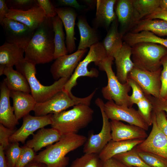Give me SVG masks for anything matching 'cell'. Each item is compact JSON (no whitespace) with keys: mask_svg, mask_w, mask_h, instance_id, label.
<instances>
[{"mask_svg":"<svg viewBox=\"0 0 167 167\" xmlns=\"http://www.w3.org/2000/svg\"></svg>","mask_w":167,"mask_h":167,"instance_id":"9f6ffc18","label":"cell"},{"mask_svg":"<svg viewBox=\"0 0 167 167\" xmlns=\"http://www.w3.org/2000/svg\"><path fill=\"white\" fill-rule=\"evenodd\" d=\"M113 157L130 167H152L148 165L139 156L135 147Z\"/></svg>","mask_w":167,"mask_h":167,"instance_id":"d6a6232c","label":"cell"},{"mask_svg":"<svg viewBox=\"0 0 167 167\" xmlns=\"http://www.w3.org/2000/svg\"><path fill=\"white\" fill-rule=\"evenodd\" d=\"M87 50L78 49L72 54L55 59L50 69L53 79L56 81L62 78L70 79Z\"/></svg>","mask_w":167,"mask_h":167,"instance_id":"5bb4252c","label":"cell"},{"mask_svg":"<svg viewBox=\"0 0 167 167\" xmlns=\"http://www.w3.org/2000/svg\"><path fill=\"white\" fill-rule=\"evenodd\" d=\"M53 29L54 33V59L58 57L67 54L68 53L65 43L66 38L63 30V24L57 15L52 18Z\"/></svg>","mask_w":167,"mask_h":167,"instance_id":"4dcf8cb0","label":"cell"},{"mask_svg":"<svg viewBox=\"0 0 167 167\" xmlns=\"http://www.w3.org/2000/svg\"><path fill=\"white\" fill-rule=\"evenodd\" d=\"M6 17L19 22L34 31L46 18L44 11L39 6L26 11L9 9Z\"/></svg>","mask_w":167,"mask_h":167,"instance_id":"e0dca14e","label":"cell"},{"mask_svg":"<svg viewBox=\"0 0 167 167\" xmlns=\"http://www.w3.org/2000/svg\"><path fill=\"white\" fill-rule=\"evenodd\" d=\"M58 4L60 6H67L81 10L85 8V6L80 4L75 0H58Z\"/></svg>","mask_w":167,"mask_h":167,"instance_id":"7dc6e473","label":"cell"},{"mask_svg":"<svg viewBox=\"0 0 167 167\" xmlns=\"http://www.w3.org/2000/svg\"><path fill=\"white\" fill-rule=\"evenodd\" d=\"M24 167H48L45 163L35 161L29 163Z\"/></svg>","mask_w":167,"mask_h":167,"instance_id":"816d5d0a","label":"cell"},{"mask_svg":"<svg viewBox=\"0 0 167 167\" xmlns=\"http://www.w3.org/2000/svg\"><path fill=\"white\" fill-rule=\"evenodd\" d=\"M22 148L19 142L10 143L8 147L4 150L8 167H15L20 155Z\"/></svg>","mask_w":167,"mask_h":167,"instance_id":"8d00e7d4","label":"cell"},{"mask_svg":"<svg viewBox=\"0 0 167 167\" xmlns=\"http://www.w3.org/2000/svg\"><path fill=\"white\" fill-rule=\"evenodd\" d=\"M114 59L113 57H108L103 63L108 82L107 85L101 89L102 95L105 99L108 101H113L117 105L132 107L128 95L131 88L127 82L122 84L118 79L112 68Z\"/></svg>","mask_w":167,"mask_h":167,"instance_id":"ba28073f","label":"cell"},{"mask_svg":"<svg viewBox=\"0 0 167 167\" xmlns=\"http://www.w3.org/2000/svg\"><path fill=\"white\" fill-rule=\"evenodd\" d=\"M117 18L111 24L107 34L102 42L108 57L113 58L122 49L123 36L118 31Z\"/></svg>","mask_w":167,"mask_h":167,"instance_id":"484cf974","label":"cell"},{"mask_svg":"<svg viewBox=\"0 0 167 167\" xmlns=\"http://www.w3.org/2000/svg\"><path fill=\"white\" fill-rule=\"evenodd\" d=\"M160 0H133L140 19L153 12L160 7Z\"/></svg>","mask_w":167,"mask_h":167,"instance_id":"836d02e7","label":"cell"},{"mask_svg":"<svg viewBox=\"0 0 167 167\" xmlns=\"http://www.w3.org/2000/svg\"><path fill=\"white\" fill-rule=\"evenodd\" d=\"M57 15L62 20L66 32L65 43L68 53H73L75 49V26L76 14L70 7L56 8Z\"/></svg>","mask_w":167,"mask_h":167,"instance_id":"d6986e66","label":"cell"},{"mask_svg":"<svg viewBox=\"0 0 167 167\" xmlns=\"http://www.w3.org/2000/svg\"><path fill=\"white\" fill-rule=\"evenodd\" d=\"M0 24L3 29L6 41L16 44L25 50L36 30L7 17Z\"/></svg>","mask_w":167,"mask_h":167,"instance_id":"8fae6325","label":"cell"},{"mask_svg":"<svg viewBox=\"0 0 167 167\" xmlns=\"http://www.w3.org/2000/svg\"><path fill=\"white\" fill-rule=\"evenodd\" d=\"M6 3L9 9L17 10L26 11L38 6L35 0H7Z\"/></svg>","mask_w":167,"mask_h":167,"instance_id":"f35d334b","label":"cell"},{"mask_svg":"<svg viewBox=\"0 0 167 167\" xmlns=\"http://www.w3.org/2000/svg\"><path fill=\"white\" fill-rule=\"evenodd\" d=\"M112 140L114 141L135 139H145L148 137L146 131L138 126L126 124L120 121H110Z\"/></svg>","mask_w":167,"mask_h":167,"instance_id":"ac0fdd59","label":"cell"},{"mask_svg":"<svg viewBox=\"0 0 167 167\" xmlns=\"http://www.w3.org/2000/svg\"><path fill=\"white\" fill-rule=\"evenodd\" d=\"M162 69L161 68L158 71L151 72L135 67L129 74L128 78L136 82L145 95L159 98Z\"/></svg>","mask_w":167,"mask_h":167,"instance_id":"4fadbf2b","label":"cell"},{"mask_svg":"<svg viewBox=\"0 0 167 167\" xmlns=\"http://www.w3.org/2000/svg\"><path fill=\"white\" fill-rule=\"evenodd\" d=\"M102 167H130L113 157L103 162Z\"/></svg>","mask_w":167,"mask_h":167,"instance_id":"c3c4849f","label":"cell"},{"mask_svg":"<svg viewBox=\"0 0 167 167\" xmlns=\"http://www.w3.org/2000/svg\"><path fill=\"white\" fill-rule=\"evenodd\" d=\"M38 5L43 10L46 17L52 18L57 15L56 8L50 0H37Z\"/></svg>","mask_w":167,"mask_h":167,"instance_id":"7bdbcfd3","label":"cell"},{"mask_svg":"<svg viewBox=\"0 0 167 167\" xmlns=\"http://www.w3.org/2000/svg\"><path fill=\"white\" fill-rule=\"evenodd\" d=\"M127 82L132 90V94L129 97V101L132 106L133 104H136L143 99L145 94L139 85L134 80L128 78Z\"/></svg>","mask_w":167,"mask_h":167,"instance_id":"ab89813d","label":"cell"},{"mask_svg":"<svg viewBox=\"0 0 167 167\" xmlns=\"http://www.w3.org/2000/svg\"><path fill=\"white\" fill-rule=\"evenodd\" d=\"M136 105L138 111L146 123L149 126H152L153 107L147 95H145V97L138 102Z\"/></svg>","mask_w":167,"mask_h":167,"instance_id":"d590c367","label":"cell"},{"mask_svg":"<svg viewBox=\"0 0 167 167\" xmlns=\"http://www.w3.org/2000/svg\"><path fill=\"white\" fill-rule=\"evenodd\" d=\"M54 33L51 18H46L36 30L25 50L24 58L36 65L54 59Z\"/></svg>","mask_w":167,"mask_h":167,"instance_id":"6da1fadb","label":"cell"},{"mask_svg":"<svg viewBox=\"0 0 167 167\" xmlns=\"http://www.w3.org/2000/svg\"><path fill=\"white\" fill-rule=\"evenodd\" d=\"M13 107L16 118L19 120L33 111L36 102L31 94L21 91H11Z\"/></svg>","mask_w":167,"mask_h":167,"instance_id":"603a6c76","label":"cell"},{"mask_svg":"<svg viewBox=\"0 0 167 167\" xmlns=\"http://www.w3.org/2000/svg\"><path fill=\"white\" fill-rule=\"evenodd\" d=\"M6 76L4 81L11 91L31 92L28 82L25 77L21 73L15 70L13 66L5 67L3 75Z\"/></svg>","mask_w":167,"mask_h":167,"instance_id":"f1b7e54d","label":"cell"},{"mask_svg":"<svg viewBox=\"0 0 167 167\" xmlns=\"http://www.w3.org/2000/svg\"><path fill=\"white\" fill-rule=\"evenodd\" d=\"M21 147L22 152L15 167H24L34 160L36 155L32 148L25 145Z\"/></svg>","mask_w":167,"mask_h":167,"instance_id":"60d3db41","label":"cell"},{"mask_svg":"<svg viewBox=\"0 0 167 167\" xmlns=\"http://www.w3.org/2000/svg\"><path fill=\"white\" fill-rule=\"evenodd\" d=\"M77 25L80 36L78 49H87L100 42L99 37L96 29L89 25L84 17H79Z\"/></svg>","mask_w":167,"mask_h":167,"instance_id":"83f0119b","label":"cell"},{"mask_svg":"<svg viewBox=\"0 0 167 167\" xmlns=\"http://www.w3.org/2000/svg\"><path fill=\"white\" fill-rule=\"evenodd\" d=\"M122 40L131 46L139 42H149L159 44L167 48V39L161 38L148 31L136 33L128 32L123 36Z\"/></svg>","mask_w":167,"mask_h":167,"instance_id":"1f68e13d","label":"cell"},{"mask_svg":"<svg viewBox=\"0 0 167 167\" xmlns=\"http://www.w3.org/2000/svg\"><path fill=\"white\" fill-rule=\"evenodd\" d=\"M66 166H60V167H66Z\"/></svg>","mask_w":167,"mask_h":167,"instance_id":"db71d44e","label":"cell"},{"mask_svg":"<svg viewBox=\"0 0 167 167\" xmlns=\"http://www.w3.org/2000/svg\"><path fill=\"white\" fill-rule=\"evenodd\" d=\"M135 148L138 152L153 153L167 159V137L158 128L153 111L151 131L146 138Z\"/></svg>","mask_w":167,"mask_h":167,"instance_id":"7c38bea8","label":"cell"},{"mask_svg":"<svg viewBox=\"0 0 167 167\" xmlns=\"http://www.w3.org/2000/svg\"><path fill=\"white\" fill-rule=\"evenodd\" d=\"M115 13L120 24V33L123 36L141 19L133 4V0H117Z\"/></svg>","mask_w":167,"mask_h":167,"instance_id":"2e32d148","label":"cell"},{"mask_svg":"<svg viewBox=\"0 0 167 167\" xmlns=\"http://www.w3.org/2000/svg\"><path fill=\"white\" fill-rule=\"evenodd\" d=\"M25 49L16 44L6 41L0 47V65L15 66L24 58Z\"/></svg>","mask_w":167,"mask_h":167,"instance_id":"4316f807","label":"cell"},{"mask_svg":"<svg viewBox=\"0 0 167 167\" xmlns=\"http://www.w3.org/2000/svg\"><path fill=\"white\" fill-rule=\"evenodd\" d=\"M154 113L157 125L161 131L167 136V118L165 112L162 110H153Z\"/></svg>","mask_w":167,"mask_h":167,"instance_id":"f6af8a7d","label":"cell"},{"mask_svg":"<svg viewBox=\"0 0 167 167\" xmlns=\"http://www.w3.org/2000/svg\"><path fill=\"white\" fill-rule=\"evenodd\" d=\"M103 163L98 154L85 153L74 160L70 167H102Z\"/></svg>","mask_w":167,"mask_h":167,"instance_id":"e575fe53","label":"cell"},{"mask_svg":"<svg viewBox=\"0 0 167 167\" xmlns=\"http://www.w3.org/2000/svg\"><path fill=\"white\" fill-rule=\"evenodd\" d=\"M97 89L96 88L89 95L84 98L78 97L72 92L62 90L48 101L36 103L33 111L35 116H42L57 113L80 104L90 106Z\"/></svg>","mask_w":167,"mask_h":167,"instance_id":"52a82bcc","label":"cell"},{"mask_svg":"<svg viewBox=\"0 0 167 167\" xmlns=\"http://www.w3.org/2000/svg\"><path fill=\"white\" fill-rule=\"evenodd\" d=\"M62 135L58 130L54 128H42L33 135L32 139L28 141L25 145L37 152L43 147L58 142Z\"/></svg>","mask_w":167,"mask_h":167,"instance_id":"7402d4cb","label":"cell"},{"mask_svg":"<svg viewBox=\"0 0 167 167\" xmlns=\"http://www.w3.org/2000/svg\"><path fill=\"white\" fill-rule=\"evenodd\" d=\"M116 0H97L95 22L96 24L106 29L110 27L117 18L114 6Z\"/></svg>","mask_w":167,"mask_h":167,"instance_id":"d4e9b609","label":"cell"},{"mask_svg":"<svg viewBox=\"0 0 167 167\" xmlns=\"http://www.w3.org/2000/svg\"><path fill=\"white\" fill-rule=\"evenodd\" d=\"M94 113L90 106L79 104L70 110L52 114L51 126L62 135L77 134L91 122Z\"/></svg>","mask_w":167,"mask_h":167,"instance_id":"3957f363","label":"cell"},{"mask_svg":"<svg viewBox=\"0 0 167 167\" xmlns=\"http://www.w3.org/2000/svg\"><path fill=\"white\" fill-rule=\"evenodd\" d=\"M52 114L42 116H33L29 114L23 118L21 126L9 138L10 143L21 142L24 143L28 137L39 129L51 125Z\"/></svg>","mask_w":167,"mask_h":167,"instance_id":"9a60e30c","label":"cell"},{"mask_svg":"<svg viewBox=\"0 0 167 167\" xmlns=\"http://www.w3.org/2000/svg\"><path fill=\"white\" fill-rule=\"evenodd\" d=\"M0 167H8L4 150L0 145Z\"/></svg>","mask_w":167,"mask_h":167,"instance_id":"f907efd6","label":"cell"},{"mask_svg":"<svg viewBox=\"0 0 167 167\" xmlns=\"http://www.w3.org/2000/svg\"><path fill=\"white\" fill-rule=\"evenodd\" d=\"M103 109L106 116L111 121H124L146 131L149 129V126L138 110L133 108L119 105L113 101H110L104 103Z\"/></svg>","mask_w":167,"mask_h":167,"instance_id":"30bf717a","label":"cell"},{"mask_svg":"<svg viewBox=\"0 0 167 167\" xmlns=\"http://www.w3.org/2000/svg\"><path fill=\"white\" fill-rule=\"evenodd\" d=\"M131 47V59L135 67L151 72L161 68V60L167 54V48L149 42L137 43Z\"/></svg>","mask_w":167,"mask_h":167,"instance_id":"5b68a950","label":"cell"},{"mask_svg":"<svg viewBox=\"0 0 167 167\" xmlns=\"http://www.w3.org/2000/svg\"><path fill=\"white\" fill-rule=\"evenodd\" d=\"M162 68L161 74V83L160 90V97L167 100V54L164 56L161 60Z\"/></svg>","mask_w":167,"mask_h":167,"instance_id":"b9f144b4","label":"cell"},{"mask_svg":"<svg viewBox=\"0 0 167 167\" xmlns=\"http://www.w3.org/2000/svg\"><path fill=\"white\" fill-rule=\"evenodd\" d=\"M95 102L101 112L102 119V127L98 133L90 134L84 145L83 152L84 154H99L107 144L112 140L110 122L103 109L104 103L99 98L96 99Z\"/></svg>","mask_w":167,"mask_h":167,"instance_id":"9c48e42d","label":"cell"},{"mask_svg":"<svg viewBox=\"0 0 167 167\" xmlns=\"http://www.w3.org/2000/svg\"><path fill=\"white\" fill-rule=\"evenodd\" d=\"M116 76L122 84L127 82L128 76L135 67L131 59V47L124 42L120 51L114 58Z\"/></svg>","mask_w":167,"mask_h":167,"instance_id":"44dd1931","label":"cell"},{"mask_svg":"<svg viewBox=\"0 0 167 167\" xmlns=\"http://www.w3.org/2000/svg\"><path fill=\"white\" fill-rule=\"evenodd\" d=\"M160 7L162 10L167 11V0H160Z\"/></svg>","mask_w":167,"mask_h":167,"instance_id":"f5cc1de1","label":"cell"},{"mask_svg":"<svg viewBox=\"0 0 167 167\" xmlns=\"http://www.w3.org/2000/svg\"><path fill=\"white\" fill-rule=\"evenodd\" d=\"M108 56L102 42L94 44L89 48V50L83 60L80 62L72 75L65 84L62 90L71 93L72 89L76 86L77 80L80 77L87 76L90 78L96 77L99 71L96 68L88 70V66L92 62L104 71L103 63Z\"/></svg>","mask_w":167,"mask_h":167,"instance_id":"8992f818","label":"cell"},{"mask_svg":"<svg viewBox=\"0 0 167 167\" xmlns=\"http://www.w3.org/2000/svg\"><path fill=\"white\" fill-rule=\"evenodd\" d=\"M87 139L77 134L62 135L58 141L36 155L34 161L44 163L48 167L66 166L69 158L66 155L84 145Z\"/></svg>","mask_w":167,"mask_h":167,"instance_id":"7a4b0ae2","label":"cell"},{"mask_svg":"<svg viewBox=\"0 0 167 167\" xmlns=\"http://www.w3.org/2000/svg\"><path fill=\"white\" fill-rule=\"evenodd\" d=\"M0 89V123L7 128L14 129L19 122L14 113L13 107L10 105L11 90L4 80L1 83Z\"/></svg>","mask_w":167,"mask_h":167,"instance_id":"ffe728a7","label":"cell"},{"mask_svg":"<svg viewBox=\"0 0 167 167\" xmlns=\"http://www.w3.org/2000/svg\"><path fill=\"white\" fill-rule=\"evenodd\" d=\"M144 31L150 32L159 37L167 36V21L160 19H142L130 32L136 33Z\"/></svg>","mask_w":167,"mask_h":167,"instance_id":"f546056e","label":"cell"},{"mask_svg":"<svg viewBox=\"0 0 167 167\" xmlns=\"http://www.w3.org/2000/svg\"><path fill=\"white\" fill-rule=\"evenodd\" d=\"M145 139H135L125 141H109L98 154L103 162L116 155L128 152L141 143Z\"/></svg>","mask_w":167,"mask_h":167,"instance_id":"cb8c5ba5","label":"cell"},{"mask_svg":"<svg viewBox=\"0 0 167 167\" xmlns=\"http://www.w3.org/2000/svg\"><path fill=\"white\" fill-rule=\"evenodd\" d=\"M143 19H160L167 21V11L162 10L159 7L153 12L146 16Z\"/></svg>","mask_w":167,"mask_h":167,"instance_id":"bcb514c9","label":"cell"},{"mask_svg":"<svg viewBox=\"0 0 167 167\" xmlns=\"http://www.w3.org/2000/svg\"><path fill=\"white\" fill-rule=\"evenodd\" d=\"M9 10L6 3V0H0V23L6 17Z\"/></svg>","mask_w":167,"mask_h":167,"instance_id":"681fc988","label":"cell"},{"mask_svg":"<svg viewBox=\"0 0 167 167\" xmlns=\"http://www.w3.org/2000/svg\"><path fill=\"white\" fill-rule=\"evenodd\" d=\"M36 65L24 58L15 66L16 70L22 74L27 79L31 94L36 102L41 103L48 101L62 91L69 79L62 78L50 85H43L36 77Z\"/></svg>","mask_w":167,"mask_h":167,"instance_id":"277c9868","label":"cell"},{"mask_svg":"<svg viewBox=\"0 0 167 167\" xmlns=\"http://www.w3.org/2000/svg\"><path fill=\"white\" fill-rule=\"evenodd\" d=\"M140 157L152 167H167V159L156 154L147 152H138Z\"/></svg>","mask_w":167,"mask_h":167,"instance_id":"74e56055","label":"cell"},{"mask_svg":"<svg viewBox=\"0 0 167 167\" xmlns=\"http://www.w3.org/2000/svg\"></svg>","mask_w":167,"mask_h":167,"instance_id":"11a10c76","label":"cell"},{"mask_svg":"<svg viewBox=\"0 0 167 167\" xmlns=\"http://www.w3.org/2000/svg\"><path fill=\"white\" fill-rule=\"evenodd\" d=\"M15 131V129L7 128L0 123V144L4 150L9 145V138Z\"/></svg>","mask_w":167,"mask_h":167,"instance_id":"ee69618b","label":"cell"}]
</instances>
